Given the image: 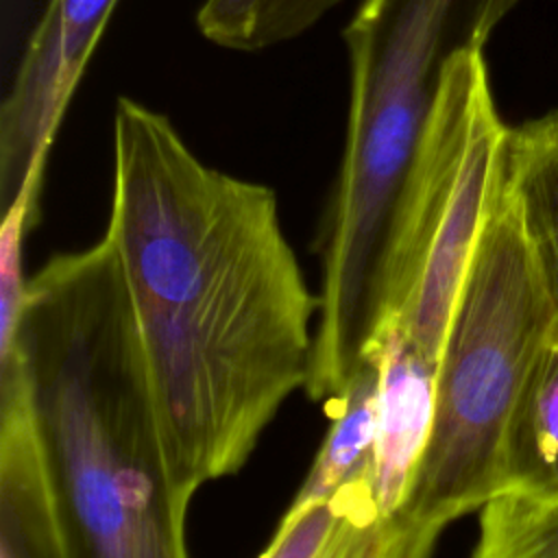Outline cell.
<instances>
[{"label": "cell", "mask_w": 558, "mask_h": 558, "mask_svg": "<svg viewBox=\"0 0 558 558\" xmlns=\"http://www.w3.org/2000/svg\"><path fill=\"white\" fill-rule=\"evenodd\" d=\"M519 0H362L342 39L349 113L323 214L320 310L305 392L336 401L381 320L390 222L451 59L482 50Z\"/></svg>", "instance_id": "obj_3"}, {"label": "cell", "mask_w": 558, "mask_h": 558, "mask_svg": "<svg viewBox=\"0 0 558 558\" xmlns=\"http://www.w3.org/2000/svg\"><path fill=\"white\" fill-rule=\"evenodd\" d=\"M118 0H50L0 107L4 209L33 172H44L54 133Z\"/></svg>", "instance_id": "obj_6"}, {"label": "cell", "mask_w": 558, "mask_h": 558, "mask_svg": "<svg viewBox=\"0 0 558 558\" xmlns=\"http://www.w3.org/2000/svg\"><path fill=\"white\" fill-rule=\"evenodd\" d=\"M113 242L140 331L170 475L192 501L238 473L305 388L312 294L268 185L205 166L131 98L113 113Z\"/></svg>", "instance_id": "obj_1"}, {"label": "cell", "mask_w": 558, "mask_h": 558, "mask_svg": "<svg viewBox=\"0 0 558 558\" xmlns=\"http://www.w3.org/2000/svg\"><path fill=\"white\" fill-rule=\"evenodd\" d=\"M501 168L549 307V342L558 344V111L508 126Z\"/></svg>", "instance_id": "obj_9"}, {"label": "cell", "mask_w": 558, "mask_h": 558, "mask_svg": "<svg viewBox=\"0 0 558 558\" xmlns=\"http://www.w3.org/2000/svg\"><path fill=\"white\" fill-rule=\"evenodd\" d=\"M504 490L558 499V344L547 342L538 351L517 403L506 440Z\"/></svg>", "instance_id": "obj_10"}, {"label": "cell", "mask_w": 558, "mask_h": 558, "mask_svg": "<svg viewBox=\"0 0 558 558\" xmlns=\"http://www.w3.org/2000/svg\"><path fill=\"white\" fill-rule=\"evenodd\" d=\"M440 534L403 508L384 512L364 471L327 499L288 506L259 558H432Z\"/></svg>", "instance_id": "obj_7"}, {"label": "cell", "mask_w": 558, "mask_h": 558, "mask_svg": "<svg viewBox=\"0 0 558 558\" xmlns=\"http://www.w3.org/2000/svg\"><path fill=\"white\" fill-rule=\"evenodd\" d=\"M549 307L501 159L436 371L434 418L403 501L445 530L504 490L508 429Z\"/></svg>", "instance_id": "obj_4"}, {"label": "cell", "mask_w": 558, "mask_h": 558, "mask_svg": "<svg viewBox=\"0 0 558 558\" xmlns=\"http://www.w3.org/2000/svg\"><path fill=\"white\" fill-rule=\"evenodd\" d=\"M0 558H59L39 453L26 434L0 440Z\"/></svg>", "instance_id": "obj_12"}, {"label": "cell", "mask_w": 558, "mask_h": 558, "mask_svg": "<svg viewBox=\"0 0 558 558\" xmlns=\"http://www.w3.org/2000/svg\"><path fill=\"white\" fill-rule=\"evenodd\" d=\"M506 133L482 50L451 59L397 198L381 277L379 325L395 323L434 366L486 220Z\"/></svg>", "instance_id": "obj_5"}, {"label": "cell", "mask_w": 558, "mask_h": 558, "mask_svg": "<svg viewBox=\"0 0 558 558\" xmlns=\"http://www.w3.org/2000/svg\"><path fill=\"white\" fill-rule=\"evenodd\" d=\"M377 386L379 364L366 351L364 362L333 401L336 412L331 427L314 458L305 482L296 490L290 506H305L327 499L351 477L371 471L375 447V416H377Z\"/></svg>", "instance_id": "obj_11"}, {"label": "cell", "mask_w": 558, "mask_h": 558, "mask_svg": "<svg viewBox=\"0 0 558 558\" xmlns=\"http://www.w3.org/2000/svg\"><path fill=\"white\" fill-rule=\"evenodd\" d=\"M471 558H558V499L504 490L480 508Z\"/></svg>", "instance_id": "obj_14"}, {"label": "cell", "mask_w": 558, "mask_h": 558, "mask_svg": "<svg viewBox=\"0 0 558 558\" xmlns=\"http://www.w3.org/2000/svg\"><path fill=\"white\" fill-rule=\"evenodd\" d=\"M366 351L379 364L371 486L381 510L395 512L405 501L429 438L438 366L395 323H381Z\"/></svg>", "instance_id": "obj_8"}, {"label": "cell", "mask_w": 558, "mask_h": 558, "mask_svg": "<svg viewBox=\"0 0 558 558\" xmlns=\"http://www.w3.org/2000/svg\"><path fill=\"white\" fill-rule=\"evenodd\" d=\"M59 558H190L185 499L113 242L48 259L28 279L13 344Z\"/></svg>", "instance_id": "obj_2"}, {"label": "cell", "mask_w": 558, "mask_h": 558, "mask_svg": "<svg viewBox=\"0 0 558 558\" xmlns=\"http://www.w3.org/2000/svg\"><path fill=\"white\" fill-rule=\"evenodd\" d=\"M342 0H205L201 35L222 48L257 52L303 35Z\"/></svg>", "instance_id": "obj_13"}]
</instances>
